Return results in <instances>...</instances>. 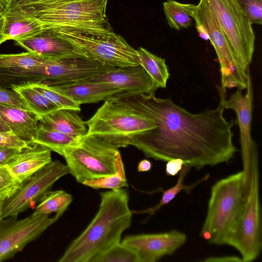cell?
<instances>
[{"label": "cell", "instance_id": "obj_1", "mask_svg": "<svg viewBox=\"0 0 262 262\" xmlns=\"http://www.w3.org/2000/svg\"><path fill=\"white\" fill-rule=\"evenodd\" d=\"M220 102L215 109L192 114L170 98L139 94L122 97L152 119L157 127L137 138L132 146L147 158L167 162L181 159L185 165L199 170L229 162L238 151L233 143L232 119L227 120L225 88L217 86Z\"/></svg>", "mask_w": 262, "mask_h": 262}, {"label": "cell", "instance_id": "obj_2", "mask_svg": "<svg viewBox=\"0 0 262 262\" xmlns=\"http://www.w3.org/2000/svg\"><path fill=\"white\" fill-rule=\"evenodd\" d=\"M98 211L85 230L69 245L58 262H92L120 243L130 225L128 192L122 188L100 193Z\"/></svg>", "mask_w": 262, "mask_h": 262}, {"label": "cell", "instance_id": "obj_3", "mask_svg": "<svg viewBox=\"0 0 262 262\" xmlns=\"http://www.w3.org/2000/svg\"><path fill=\"white\" fill-rule=\"evenodd\" d=\"M44 30L65 28L112 30L106 15L108 0H16Z\"/></svg>", "mask_w": 262, "mask_h": 262}, {"label": "cell", "instance_id": "obj_4", "mask_svg": "<svg viewBox=\"0 0 262 262\" xmlns=\"http://www.w3.org/2000/svg\"><path fill=\"white\" fill-rule=\"evenodd\" d=\"M85 123L86 135L101 139L117 148L131 145L137 138L157 126L152 119L122 98L104 101Z\"/></svg>", "mask_w": 262, "mask_h": 262}, {"label": "cell", "instance_id": "obj_5", "mask_svg": "<svg viewBox=\"0 0 262 262\" xmlns=\"http://www.w3.org/2000/svg\"><path fill=\"white\" fill-rule=\"evenodd\" d=\"M242 159L244 204L227 245L239 252L243 262H251L258 257L262 248L258 154L243 155Z\"/></svg>", "mask_w": 262, "mask_h": 262}, {"label": "cell", "instance_id": "obj_6", "mask_svg": "<svg viewBox=\"0 0 262 262\" xmlns=\"http://www.w3.org/2000/svg\"><path fill=\"white\" fill-rule=\"evenodd\" d=\"M244 200L243 171L216 182L211 189L201 237L211 244L227 245L239 219Z\"/></svg>", "mask_w": 262, "mask_h": 262}, {"label": "cell", "instance_id": "obj_7", "mask_svg": "<svg viewBox=\"0 0 262 262\" xmlns=\"http://www.w3.org/2000/svg\"><path fill=\"white\" fill-rule=\"evenodd\" d=\"M54 30L79 55L115 68L139 64L138 50L113 30L65 28Z\"/></svg>", "mask_w": 262, "mask_h": 262}, {"label": "cell", "instance_id": "obj_8", "mask_svg": "<svg viewBox=\"0 0 262 262\" xmlns=\"http://www.w3.org/2000/svg\"><path fill=\"white\" fill-rule=\"evenodd\" d=\"M120 156L118 148L113 145L85 135L76 145L64 150L61 156L66 160L69 173L82 183L116 173Z\"/></svg>", "mask_w": 262, "mask_h": 262}, {"label": "cell", "instance_id": "obj_9", "mask_svg": "<svg viewBox=\"0 0 262 262\" xmlns=\"http://www.w3.org/2000/svg\"><path fill=\"white\" fill-rule=\"evenodd\" d=\"M214 14L239 66L247 73L254 50L252 24L236 0H204Z\"/></svg>", "mask_w": 262, "mask_h": 262}, {"label": "cell", "instance_id": "obj_10", "mask_svg": "<svg viewBox=\"0 0 262 262\" xmlns=\"http://www.w3.org/2000/svg\"><path fill=\"white\" fill-rule=\"evenodd\" d=\"M206 29L219 62L221 86L243 90L247 86V74L242 71L223 34L217 18L204 0H200L193 16Z\"/></svg>", "mask_w": 262, "mask_h": 262}, {"label": "cell", "instance_id": "obj_11", "mask_svg": "<svg viewBox=\"0 0 262 262\" xmlns=\"http://www.w3.org/2000/svg\"><path fill=\"white\" fill-rule=\"evenodd\" d=\"M69 173V168L58 160L52 161L26 179L19 189L3 203L2 219L18 215L39 202L60 178Z\"/></svg>", "mask_w": 262, "mask_h": 262}, {"label": "cell", "instance_id": "obj_12", "mask_svg": "<svg viewBox=\"0 0 262 262\" xmlns=\"http://www.w3.org/2000/svg\"><path fill=\"white\" fill-rule=\"evenodd\" d=\"M61 216L55 214L31 215L21 220L17 215L0 222V262L10 259L27 245L37 239Z\"/></svg>", "mask_w": 262, "mask_h": 262}, {"label": "cell", "instance_id": "obj_13", "mask_svg": "<svg viewBox=\"0 0 262 262\" xmlns=\"http://www.w3.org/2000/svg\"><path fill=\"white\" fill-rule=\"evenodd\" d=\"M185 233L172 230L166 232L128 235L122 243L134 250L139 262H155L173 254L186 241Z\"/></svg>", "mask_w": 262, "mask_h": 262}, {"label": "cell", "instance_id": "obj_14", "mask_svg": "<svg viewBox=\"0 0 262 262\" xmlns=\"http://www.w3.org/2000/svg\"><path fill=\"white\" fill-rule=\"evenodd\" d=\"M87 79L105 82L118 89L122 92V97L139 94L148 95L157 90L151 78L140 64L115 68Z\"/></svg>", "mask_w": 262, "mask_h": 262}, {"label": "cell", "instance_id": "obj_15", "mask_svg": "<svg viewBox=\"0 0 262 262\" xmlns=\"http://www.w3.org/2000/svg\"><path fill=\"white\" fill-rule=\"evenodd\" d=\"M52 161L49 148L33 143L21 149L4 166L21 183Z\"/></svg>", "mask_w": 262, "mask_h": 262}, {"label": "cell", "instance_id": "obj_16", "mask_svg": "<svg viewBox=\"0 0 262 262\" xmlns=\"http://www.w3.org/2000/svg\"><path fill=\"white\" fill-rule=\"evenodd\" d=\"M57 92L69 97L80 105L121 98L122 92L111 85L101 82L81 81L51 86Z\"/></svg>", "mask_w": 262, "mask_h": 262}, {"label": "cell", "instance_id": "obj_17", "mask_svg": "<svg viewBox=\"0 0 262 262\" xmlns=\"http://www.w3.org/2000/svg\"><path fill=\"white\" fill-rule=\"evenodd\" d=\"M15 44L29 52L50 59L76 55L72 45L59 36L54 29H46L27 38L15 41Z\"/></svg>", "mask_w": 262, "mask_h": 262}, {"label": "cell", "instance_id": "obj_18", "mask_svg": "<svg viewBox=\"0 0 262 262\" xmlns=\"http://www.w3.org/2000/svg\"><path fill=\"white\" fill-rule=\"evenodd\" d=\"M3 17V33L6 41L30 37L43 30L41 24L27 14L16 0H12Z\"/></svg>", "mask_w": 262, "mask_h": 262}, {"label": "cell", "instance_id": "obj_19", "mask_svg": "<svg viewBox=\"0 0 262 262\" xmlns=\"http://www.w3.org/2000/svg\"><path fill=\"white\" fill-rule=\"evenodd\" d=\"M0 116L11 132L28 144L33 143L39 119L29 110L0 104Z\"/></svg>", "mask_w": 262, "mask_h": 262}, {"label": "cell", "instance_id": "obj_20", "mask_svg": "<svg viewBox=\"0 0 262 262\" xmlns=\"http://www.w3.org/2000/svg\"><path fill=\"white\" fill-rule=\"evenodd\" d=\"M68 109H58L42 117L39 124L72 137L80 139L87 133L85 122L76 112Z\"/></svg>", "mask_w": 262, "mask_h": 262}, {"label": "cell", "instance_id": "obj_21", "mask_svg": "<svg viewBox=\"0 0 262 262\" xmlns=\"http://www.w3.org/2000/svg\"><path fill=\"white\" fill-rule=\"evenodd\" d=\"M137 50L139 64L149 75L156 89L166 88L170 74L165 59L142 47Z\"/></svg>", "mask_w": 262, "mask_h": 262}, {"label": "cell", "instance_id": "obj_22", "mask_svg": "<svg viewBox=\"0 0 262 262\" xmlns=\"http://www.w3.org/2000/svg\"><path fill=\"white\" fill-rule=\"evenodd\" d=\"M10 89L16 92L30 111L39 120L44 116L58 108L41 93L28 83L11 85Z\"/></svg>", "mask_w": 262, "mask_h": 262}, {"label": "cell", "instance_id": "obj_23", "mask_svg": "<svg viewBox=\"0 0 262 262\" xmlns=\"http://www.w3.org/2000/svg\"><path fill=\"white\" fill-rule=\"evenodd\" d=\"M168 24L172 29L180 30L191 25L196 5L167 0L163 4Z\"/></svg>", "mask_w": 262, "mask_h": 262}, {"label": "cell", "instance_id": "obj_24", "mask_svg": "<svg viewBox=\"0 0 262 262\" xmlns=\"http://www.w3.org/2000/svg\"><path fill=\"white\" fill-rule=\"evenodd\" d=\"M80 139L55 130L46 128L39 124L33 143L44 145L51 151L62 156L64 150L68 147L75 146Z\"/></svg>", "mask_w": 262, "mask_h": 262}, {"label": "cell", "instance_id": "obj_25", "mask_svg": "<svg viewBox=\"0 0 262 262\" xmlns=\"http://www.w3.org/2000/svg\"><path fill=\"white\" fill-rule=\"evenodd\" d=\"M190 167L185 165L183 166L179 172L177 183L173 187L163 191L162 197L158 204L150 208L139 211H134V212L136 213L148 214H149V216H150L154 215L155 212L159 210L161 207L168 204L181 191L184 190L186 193H190L191 190L194 187L200 184L203 182L207 180L209 178V174H207L203 178L198 180L195 183L190 185H186L184 184V179L187 174L190 171Z\"/></svg>", "mask_w": 262, "mask_h": 262}, {"label": "cell", "instance_id": "obj_26", "mask_svg": "<svg viewBox=\"0 0 262 262\" xmlns=\"http://www.w3.org/2000/svg\"><path fill=\"white\" fill-rule=\"evenodd\" d=\"M72 201V195L62 190L49 191L40 200L33 213L50 214L52 213L61 216Z\"/></svg>", "mask_w": 262, "mask_h": 262}, {"label": "cell", "instance_id": "obj_27", "mask_svg": "<svg viewBox=\"0 0 262 262\" xmlns=\"http://www.w3.org/2000/svg\"><path fill=\"white\" fill-rule=\"evenodd\" d=\"M46 58L29 51L17 54H0V69L18 71L32 69L40 64Z\"/></svg>", "mask_w": 262, "mask_h": 262}, {"label": "cell", "instance_id": "obj_28", "mask_svg": "<svg viewBox=\"0 0 262 262\" xmlns=\"http://www.w3.org/2000/svg\"><path fill=\"white\" fill-rule=\"evenodd\" d=\"M82 184L94 189H110L116 190L127 187L123 163L120 156L117 162V171L116 173L105 177L87 180Z\"/></svg>", "mask_w": 262, "mask_h": 262}, {"label": "cell", "instance_id": "obj_29", "mask_svg": "<svg viewBox=\"0 0 262 262\" xmlns=\"http://www.w3.org/2000/svg\"><path fill=\"white\" fill-rule=\"evenodd\" d=\"M44 95L59 109L80 111V104L69 97L57 92L51 86L41 82L27 83Z\"/></svg>", "mask_w": 262, "mask_h": 262}, {"label": "cell", "instance_id": "obj_30", "mask_svg": "<svg viewBox=\"0 0 262 262\" xmlns=\"http://www.w3.org/2000/svg\"><path fill=\"white\" fill-rule=\"evenodd\" d=\"M92 262H139L137 255L121 242L96 257Z\"/></svg>", "mask_w": 262, "mask_h": 262}, {"label": "cell", "instance_id": "obj_31", "mask_svg": "<svg viewBox=\"0 0 262 262\" xmlns=\"http://www.w3.org/2000/svg\"><path fill=\"white\" fill-rule=\"evenodd\" d=\"M21 183L16 181L4 166H0V196L5 200L13 194Z\"/></svg>", "mask_w": 262, "mask_h": 262}, {"label": "cell", "instance_id": "obj_32", "mask_svg": "<svg viewBox=\"0 0 262 262\" xmlns=\"http://www.w3.org/2000/svg\"><path fill=\"white\" fill-rule=\"evenodd\" d=\"M252 24H262V0H236Z\"/></svg>", "mask_w": 262, "mask_h": 262}, {"label": "cell", "instance_id": "obj_33", "mask_svg": "<svg viewBox=\"0 0 262 262\" xmlns=\"http://www.w3.org/2000/svg\"><path fill=\"white\" fill-rule=\"evenodd\" d=\"M0 104L29 110L19 95L13 89L0 86Z\"/></svg>", "mask_w": 262, "mask_h": 262}, {"label": "cell", "instance_id": "obj_34", "mask_svg": "<svg viewBox=\"0 0 262 262\" xmlns=\"http://www.w3.org/2000/svg\"><path fill=\"white\" fill-rule=\"evenodd\" d=\"M28 145L12 132L0 133V148L20 150Z\"/></svg>", "mask_w": 262, "mask_h": 262}, {"label": "cell", "instance_id": "obj_35", "mask_svg": "<svg viewBox=\"0 0 262 262\" xmlns=\"http://www.w3.org/2000/svg\"><path fill=\"white\" fill-rule=\"evenodd\" d=\"M185 162L179 158L172 159L167 162L165 173L167 176H175L181 170Z\"/></svg>", "mask_w": 262, "mask_h": 262}, {"label": "cell", "instance_id": "obj_36", "mask_svg": "<svg viewBox=\"0 0 262 262\" xmlns=\"http://www.w3.org/2000/svg\"><path fill=\"white\" fill-rule=\"evenodd\" d=\"M20 150L0 148V166L5 165Z\"/></svg>", "mask_w": 262, "mask_h": 262}, {"label": "cell", "instance_id": "obj_37", "mask_svg": "<svg viewBox=\"0 0 262 262\" xmlns=\"http://www.w3.org/2000/svg\"><path fill=\"white\" fill-rule=\"evenodd\" d=\"M202 261L204 262H243L241 257L234 255L210 257Z\"/></svg>", "mask_w": 262, "mask_h": 262}, {"label": "cell", "instance_id": "obj_38", "mask_svg": "<svg viewBox=\"0 0 262 262\" xmlns=\"http://www.w3.org/2000/svg\"><path fill=\"white\" fill-rule=\"evenodd\" d=\"M194 20L195 27L199 36L204 40H209V36L205 27L198 20Z\"/></svg>", "mask_w": 262, "mask_h": 262}, {"label": "cell", "instance_id": "obj_39", "mask_svg": "<svg viewBox=\"0 0 262 262\" xmlns=\"http://www.w3.org/2000/svg\"><path fill=\"white\" fill-rule=\"evenodd\" d=\"M152 167L151 162L147 159L141 160L138 166V170L139 172H147L149 171Z\"/></svg>", "mask_w": 262, "mask_h": 262}, {"label": "cell", "instance_id": "obj_40", "mask_svg": "<svg viewBox=\"0 0 262 262\" xmlns=\"http://www.w3.org/2000/svg\"><path fill=\"white\" fill-rule=\"evenodd\" d=\"M12 0H0V17L4 16L8 10Z\"/></svg>", "mask_w": 262, "mask_h": 262}, {"label": "cell", "instance_id": "obj_41", "mask_svg": "<svg viewBox=\"0 0 262 262\" xmlns=\"http://www.w3.org/2000/svg\"><path fill=\"white\" fill-rule=\"evenodd\" d=\"M3 17H0V46L4 42L6 41L5 36L3 33Z\"/></svg>", "mask_w": 262, "mask_h": 262}, {"label": "cell", "instance_id": "obj_42", "mask_svg": "<svg viewBox=\"0 0 262 262\" xmlns=\"http://www.w3.org/2000/svg\"><path fill=\"white\" fill-rule=\"evenodd\" d=\"M11 132L10 127L3 121L0 116V133Z\"/></svg>", "mask_w": 262, "mask_h": 262}, {"label": "cell", "instance_id": "obj_43", "mask_svg": "<svg viewBox=\"0 0 262 262\" xmlns=\"http://www.w3.org/2000/svg\"><path fill=\"white\" fill-rule=\"evenodd\" d=\"M5 200V199L0 196V222H1V220L2 219V212L3 203H4V202Z\"/></svg>", "mask_w": 262, "mask_h": 262}]
</instances>
